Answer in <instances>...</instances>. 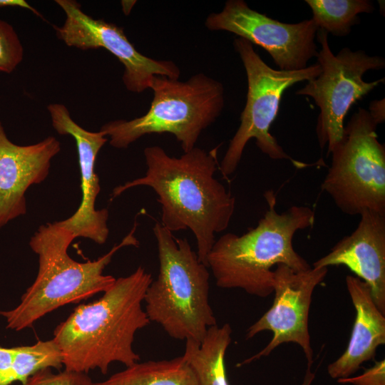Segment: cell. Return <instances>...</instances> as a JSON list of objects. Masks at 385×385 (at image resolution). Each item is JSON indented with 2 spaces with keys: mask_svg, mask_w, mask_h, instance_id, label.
I'll return each instance as SVG.
<instances>
[{
  "mask_svg": "<svg viewBox=\"0 0 385 385\" xmlns=\"http://www.w3.org/2000/svg\"><path fill=\"white\" fill-rule=\"evenodd\" d=\"M217 150L195 147L173 157L158 145L146 147L144 175L116 186L111 200L132 188H152L161 206L160 222L173 233L189 229L196 240L197 256L207 266L215 234L228 227L235 208V198L214 177L219 169Z\"/></svg>",
  "mask_w": 385,
  "mask_h": 385,
  "instance_id": "obj_1",
  "label": "cell"
},
{
  "mask_svg": "<svg viewBox=\"0 0 385 385\" xmlns=\"http://www.w3.org/2000/svg\"><path fill=\"white\" fill-rule=\"evenodd\" d=\"M153 278L139 266L127 277L115 279L98 299L78 306L53 332V341L65 370L106 374L113 362L126 367L140 361L133 349L137 331L150 324L143 309Z\"/></svg>",
  "mask_w": 385,
  "mask_h": 385,
  "instance_id": "obj_2",
  "label": "cell"
},
{
  "mask_svg": "<svg viewBox=\"0 0 385 385\" xmlns=\"http://www.w3.org/2000/svg\"><path fill=\"white\" fill-rule=\"evenodd\" d=\"M264 196L268 207L257 225L242 235H222L207 257V266L220 288L267 297L273 293L274 266L284 265L295 271L312 267L296 252L292 240L298 230L313 226L314 210L293 205L279 213L274 192L266 191Z\"/></svg>",
  "mask_w": 385,
  "mask_h": 385,
  "instance_id": "obj_3",
  "label": "cell"
},
{
  "mask_svg": "<svg viewBox=\"0 0 385 385\" xmlns=\"http://www.w3.org/2000/svg\"><path fill=\"white\" fill-rule=\"evenodd\" d=\"M136 225L118 245L96 260L79 262L68 249L73 234L56 222L41 225L31 237V249L38 256V270L33 284L21 298L20 304L9 311H0L6 328L21 331L48 313L68 304L77 303L104 292L115 278L104 274L115 253L126 246L139 245L134 235Z\"/></svg>",
  "mask_w": 385,
  "mask_h": 385,
  "instance_id": "obj_4",
  "label": "cell"
},
{
  "mask_svg": "<svg viewBox=\"0 0 385 385\" xmlns=\"http://www.w3.org/2000/svg\"><path fill=\"white\" fill-rule=\"evenodd\" d=\"M159 272L144 301L150 320L172 338L199 343L217 324L209 301L210 272L186 238H178L160 222L153 228Z\"/></svg>",
  "mask_w": 385,
  "mask_h": 385,
  "instance_id": "obj_5",
  "label": "cell"
},
{
  "mask_svg": "<svg viewBox=\"0 0 385 385\" xmlns=\"http://www.w3.org/2000/svg\"><path fill=\"white\" fill-rule=\"evenodd\" d=\"M153 98L147 113L130 120H116L101 128L110 145L126 148L145 135L168 133L190 151L202 132L219 117L224 107V88L218 81L199 73L185 81L155 76Z\"/></svg>",
  "mask_w": 385,
  "mask_h": 385,
  "instance_id": "obj_6",
  "label": "cell"
},
{
  "mask_svg": "<svg viewBox=\"0 0 385 385\" xmlns=\"http://www.w3.org/2000/svg\"><path fill=\"white\" fill-rule=\"evenodd\" d=\"M376 127L369 111L359 108L330 153L322 189L348 215L366 210L385 215V147Z\"/></svg>",
  "mask_w": 385,
  "mask_h": 385,
  "instance_id": "obj_7",
  "label": "cell"
},
{
  "mask_svg": "<svg viewBox=\"0 0 385 385\" xmlns=\"http://www.w3.org/2000/svg\"><path fill=\"white\" fill-rule=\"evenodd\" d=\"M245 69L247 94L245 106L240 115V124L219 164L225 178L237 169L244 149L250 140L255 139L257 146L274 160H289L298 168L307 165L290 157L270 133L272 123L279 111L284 92L292 85L311 81L321 73L317 63L297 71L276 70L269 66L253 48V45L242 38L233 42Z\"/></svg>",
  "mask_w": 385,
  "mask_h": 385,
  "instance_id": "obj_8",
  "label": "cell"
},
{
  "mask_svg": "<svg viewBox=\"0 0 385 385\" xmlns=\"http://www.w3.org/2000/svg\"><path fill=\"white\" fill-rule=\"evenodd\" d=\"M316 35L321 45L317 56L321 73L296 94L312 98L319 108L316 133L320 148L327 146L329 155L342 139L344 118L351 106L384 81L383 78L366 82L364 74L369 70L384 68L385 60L349 48L334 55L328 43V34L318 29Z\"/></svg>",
  "mask_w": 385,
  "mask_h": 385,
  "instance_id": "obj_9",
  "label": "cell"
},
{
  "mask_svg": "<svg viewBox=\"0 0 385 385\" xmlns=\"http://www.w3.org/2000/svg\"><path fill=\"white\" fill-rule=\"evenodd\" d=\"M328 272L327 267H314L295 271L284 265L274 270L273 292L271 307L248 329L246 339L260 332L270 331L272 338L258 353L243 360L237 366L248 364L271 354L284 343H294L302 349L307 366L313 363V351L309 332V313L312 294Z\"/></svg>",
  "mask_w": 385,
  "mask_h": 385,
  "instance_id": "obj_10",
  "label": "cell"
},
{
  "mask_svg": "<svg viewBox=\"0 0 385 385\" xmlns=\"http://www.w3.org/2000/svg\"><path fill=\"white\" fill-rule=\"evenodd\" d=\"M210 31H226L261 46L282 71L307 68L317 56L314 38L318 27L311 19L287 24L250 8L242 0H228L223 9L212 13L205 20Z\"/></svg>",
  "mask_w": 385,
  "mask_h": 385,
  "instance_id": "obj_11",
  "label": "cell"
},
{
  "mask_svg": "<svg viewBox=\"0 0 385 385\" xmlns=\"http://www.w3.org/2000/svg\"><path fill=\"white\" fill-rule=\"evenodd\" d=\"M66 19L62 26H53L57 37L68 46L81 50L103 48L123 65V82L129 91L141 93L150 88L155 76L178 79L180 71L171 61L155 60L137 51L128 41L123 29L96 19L84 13L74 0H56Z\"/></svg>",
  "mask_w": 385,
  "mask_h": 385,
  "instance_id": "obj_12",
  "label": "cell"
},
{
  "mask_svg": "<svg viewBox=\"0 0 385 385\" xmlns=\"http://www.w3.org/2000/svg\"><path fill=\"white\" fill-rule=\"evenodd\" d=\"M47 108L55 130L60 135H70L75 139L81 180L80 206L70 217L56 222L71 232L75 238H88L103 245L109 235L108 210L106 208L96 210L95 207L101 191L95 165L97 155L108 139L101 131L91 132L81 127L72 119L66 106L51 103Z\"/></svg>",
  "mask_w": 385,
  "mask_h": 385,
  "instance_id": "obj_13",
  "label": "cell"
},
{
  "mask_svg": "<svg viewBox=\"0 0 385 385\" xmlns=\"http://www.w3.org/2000/svg\"><path fill=\"white\" fill-rule=\"evenodd\" d=\"M60 150L53 136L33 145H16L0 121V227L26 214V190L47 178L51 160Z\"/></svg>",
  "mask_w": 385,
  "mask_h": 385,
  "instance_id": "obj_14",
  "label": "cell"
},
{
  "mask_svg": "<svg viewBox=\"0 0 385 385\" xmlns=\"http://www.w3.org/2000/svg\"><path fill=\"white\" fill-rule=\"evenodd\" d=\"M359 216L356 229L313 267L346 266L368 284L374 303L385 314V215L366 210Z\"/></svg>",
  "mask_w": 385,
  "mask_h": 385,
  "instance_id": "obj_15",
  "label": "cell"
},
{
  "mask_svg": "<svg viewBox=\"0 0 385 385\" xmlns=\"http://www.w3.org/2000/svg\"><path fill=\"white\" fill-rule=\"evenodd\" d=\"M345 280L356 317L346 350L327 366L329 376L337 380L355 374L385 344V314L374 303L369 287L355 276L347 275Z\"/></svg>",
  "mask_w": 385,
  "mask_h": 385,
  "instance_id": "obj_16",
  "label": "cell"
},
{
  "mask_svg": "<svg viewBox=\"0 0 385 385\" xmlns=\"http://www.w3.org/2000/svg\"><path fill=\"white\" fill-rule=\"evenodd\" d=\"M232 328L228 323L208 328L200 343L185 340V360L194 371L200 385H230L225 356L231 342Z\"/></svg>",
  "mask_w": 385,
  "mask_h": 385,
  "instance_id": "obj_17",
  "label": "cell"
},
{
  "mask_svg": "<svg viewBox=\"0 0 385 385\" xmlns=\"http://www.w3.org/2000/svg\"><path fill=\"white\" fill-rule=\"evenodd\" d=\"M93 385H200L183 356L137 362Z\"/></svg>",
  "mask_w": 385,
  "mask_h": 385,
  "instance_id": "obj_18",
  "label": "cell"
},
{
  "mask_svg": "<svg viewBox=\"0 0 385 385\" xmlns=\"http://www.w3.org/2000/svg\"><path fill=\"white\" fill-rule=\"evenodd\" d=\"M312 11V20L327 34L346 36L359 22L361 13H371L374 4L368 0H306Z\"/></svg>",
  "mask_w": 385,
  "mask_h": 385,
  "instance_id": "obj_19",
  "label": "cell"
},
{
  "mask_svg": "<svg viewBox=\"0 0 385 385\" xmlns=\"http://www.w3.org/2000/svg\"><path fill=\"white\" fill-rule=\"evenodd\" d=\"M11 349L13 380L21 384L38 371L48 368L60 369L63 366L61 353L53 339Z\"/></svg>",
  "mask_w": 385,
  "mask_h": 385,
  "instance_id": "obj_20",
  "label": "cell"
},
{
  "mask_svg": "<svg viewBox=\"0 0 385 385\" xmlns=\"http://www.w3.org/2000/svg\"><path fill=\"white\" fill-rule=\"evenodd\" d=\"M24 48L11 25L0 20V71L12 72L21 62Z\"/></svg>",
  "mask_w": 385,
  "mask_h": 385,
  "instance_id": "obj_21",
  "label": "cell"
},
{
  "mask_svg": "<svg viewBox=\"0 0 385 385\" xmlns=\"http://www.w3.org/2000/svg\"><path fill=\"white\" fill-rule=\"evenodd\" d=\"M21 385H93V382L85 373L66 370L54 373L48 368L37 371Z\"/></svg>",
  "mask_w": 385,
  "mask_h": 385,
  "instance_id": "obj_22",
  "label": "cell"
},
{
  "mask_svg": "<svg viewBox=\"0 0 385 385\" xmlns=\"http://www.w3.org/2000/svg\"><path fill=\"white\" fill-rule=\"evenodd\" d=\"M342 384L385 385V360L374 361V364L357 376L337 379Z\"/></svg>",
  "mask_w": 385,
  "mask_h": 385,
  "instance_id": "obj_23",
  "label": "cell"
},
{
  "mask_svg": "<svg viewBox=\"0 0 385 385\" xmlns=\"http://www.w3.org/2000/svg\"><path fill=\"white\" fill-rule=\"evenodd\" d=\"M13 351L0 346V385H10L13 380Z\"/></svg>",
  "mask_w": 385,
  "mask_h": 385,
  "instance_id": "obj_24",
  "label": "cell"
},
{
  "mask_svg": "<svg viewBox=\"0 0 385 385\" xmlns=\"http://www.w3.org/2000/svg\"><path fill=\"white\" fill-rule=\"evenodd\" d=\"M369 113L378 124L384 121V100L374 101L369 106Z\"/></svg>",
  "mask_w": 385,
  "mask_h": 385,
  "instance_id": "obj_25",
  "label": "cell"
},
{
  "mask_svg": "<svg viewBox=\"0 0 385 385\" xmlns=\"http://www.w3.org/2000/svg\"><path fill=\"white\" fill-rule=\"evenodd\" d=\"M2 6H18L32 11L36 16L43 18V16L33 6L24 0H0V7Z\"/></svg>",
  "mask_w": 385,
  "mask_h": 385,
  "instance_id": "obj_26",
  "label": "cell"
},
{
  "mask_svg": "<svg viewBox=\"0 0 385 385\" xmlns=\"http://www.w3.org/2000/svg\"><path fill=\"white\" fill-rule=\"evenodd\" d=\"M310 368L311 366H307L302 385H311L314 379L315 374L311 371Z\"/></svg>",
  "mask_w": 385,
  "mask_h": 385,
  "instance_id": "obj_27",
  "label": "cell"
}]
</instances>
